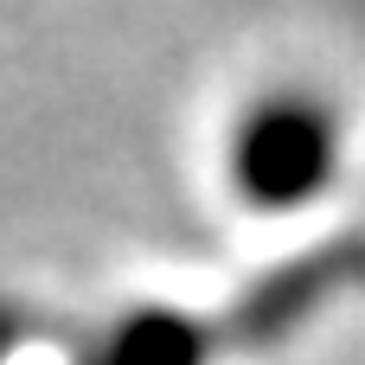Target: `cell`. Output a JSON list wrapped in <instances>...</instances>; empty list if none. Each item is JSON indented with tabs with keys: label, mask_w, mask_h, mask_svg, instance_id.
Listing matches in <instances>:
<instances>
[{
	"label": "cell",
	"mask_w": 365,
	"mask_h": 365,
	"mask_svg": "<svg viewBox=\"0 0 365 365\" xmlns=\"http://www.w3.org/2000/svg\"><path fill=\"white\" fill-rule=\"evenodd\" d=\"M321 160H327V141H321V128H314L302 109H269V115H257L250 135H244V173H250V186L269 192V199L314 186V180H321Z\"/></svg>",
	"instance_id": "obj_1"
}]
</instances>
